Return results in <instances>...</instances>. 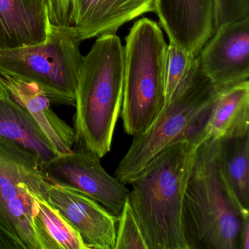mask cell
I'll use <instances>...</instances> for the list:
<instances>
[{
  "instance_id": "ac0fdd59",
  "label": "cell",
  "mask_w": 249,
  "mask_h": 249,
  "mask_svg": "<svg viewBox=\"0 0 249 249\" xmlns=\"http://www.w3.org/2000/svg\"><path fill=\"white\" fill-rule=\"evenodd\" d=\"M34 224L40 249H87L79 233L46 199L38 201Z\"/></svg>"
},
{
  "instance_id": "7c38bea8",
  "label": "cell",
  "mask_w": 249,
  "mask_h": 249,
  "mask_svg": "<svg viewBox=\"0 0 249 249\" xmlns=\"http://www.w3.org/2000/svg\"><path fill=\"white\" fill-rule=\"evenodd\" d=\"M157 0H70L68 26L82 42L107 34L147 13Z\"/></svg>"
},
{
  "instance_id": "7402d4cb",
  "label": "cell",
  "mask_w": 249,
  "mask_h": 249,
  "mask_svg": "<svg viewBox=\"0 0 249 249\" xmlns=\"http://www.w3.org/2000/svg\"><path fill=\"white\" fill-rule=\"evenodd\" d=\"M49 13L51 24L68 26L70 0H44Z\"/></svg>"
},
{
  "instance_id": "2e32d148",
  "label": "cell",
  "mask_w": 249,
  "mask_h": 249,
  "mask_svg": "<svg viewBox=\"0 0 249 249\" xmlns=\"http://www.w3.org/2000/svg\"><path fill=\"white\" fill-rule=\"evenodd\" d=\"M205 132L214 140L249 135V80L219 91Z\"/></svg>"
},
{
  "instance_id": "ba28073f",
  "label": "cell",
  "mask_w": 249,
  "mask_h": 249,
  "mask_svg": "<svg viewBox=\"0 0 249 249\" xmlns=\"http://www.w3.org/2000/svg\"><path fill=\"white\" fill-rule=\"evenodd\" d=\"M100 160L85 148L73 147L69 154L57 156L43 165L53 184L75 189L119 215L129 190L106 171Z\"/></svg>"
},
{
  "instance_id": "9a60e30c",
  "label": "cell",
  "mask_w": 249,
  "mask_h": 249,
  "mask_svg": "<svg viewBox=\"0 0 249 249\" xmlns=\"http://www.w3.org/2000/svg\"><path fill=\"white\" fill-rule=\"evenodd\" d=\"M0 137L31 151L43 164L58 156L32 115L5 89L0 94Z\"/></svg>"
},
{
  "instance_id": "3957f363",
  "label": "cell",
  "mask_w": 249,
  "mask_h": 249,
  "mask_svg": "<svg viewBox=\"0 0 249 249\" xmlns=\"http://www.w3.org/2000/svg\"><path fill=\"white\" fill-rule=\"evenodd\" d=\"M221 140L198 146L185 190L183 224L189 249H239L245 209L231 192L220 164Z\"/></svg>"
},
{
  "instance_id": "6da1fadb",
  "label": "cell",
  "mask_w": 249,
  "mask_h": 249,
  "mask_svg": "<svg viewBox=\"0 0 249 249\" xmlns=\"http://www.w3.org/2000/svg\"><path fill=\"white\" fill-rule=\"evenodd\" d=\"M183 140L157 154L128 184L127 200L148 249H189L183 224L185 190L198 146Z\"/></svg>"
},
{
  "instance_id": "5bb4252c",
  "label": "cell",
  "mask_w": 249,
  "mask_h": 249,
  "mask_svg": "<svg viewBox=\"0 0 249 249\" xmlns=\"http://www.w3.org/2000/svg\"><path fill=\"white\" fill-rule=\"evenodd\" d=\"M0 84L32 115L52 142L58 156L69 154L75 144V131L51 107V101L37 84L7 75Z\"/></svg>"
},
{
  "instance_id": "5b68a950",
  "label": "cell",
  "mask_w": 249,
  "mask_h": 249,
  "mask_svg": "<svg viewBox=\"0 0 249 249\" xmlns=\"http://www.w3.org/2000/svg\"><path fill=\"white\" fill-rule=\"evenodd\" d=\"M125 41L120 115L125 132L134 136L154 123L164 106L168 45L159 24L147 18L135 21Z\"/></svg>"
},
{
  "instance_id": "cb8c5ba5",
  "label": "cell",
  "mask_w": 249,
  "mask_h": 249,
  "mask_svg": "<svg viewBox=\"0 0 249 249\" xmlns=\"http://www.w3.org/2000/svg\"><path fill=\"white\" fill-rule=\"evenodd\" d=\"M5 91V88L2 87V84H0V94H2Z\"/></svg>"
},
{
  "instance_id": "9c48e42d",
  "label": "cell",
  "mask_w": 249,
  "mask_h": 249,
  "mask_svg": "<svg viewBox=\"0 0 249 249\" xmlns=\"http://www.w3.org/2000/svg\"><path fill=\"white\" fill-rule=\"evenodd\" d=\"M199 59L202 72L218 91L248 81L249 17L219 26Z\"/></svg>"
},
{
  "instance_id": "ffe728a7",
  "label": "cell",
  "mask_w": 249,
  "mask_h": 249,
  "mask_svg": "<svg viewBox=\"0 0 249 249\" xmlns=\"http://www.w3.org/2000/svg\"><path fill=\"white\" fill-rule=\"evenodd\" d=\"M115 249H148L127 199L118 215Z\"/></svg>"
},
{
  "instance_id": "52a82bcc",
  "label": "cell",
  "mask_w": 249,
  "mask_h": 249,
  "mask_svg": "<svg viewBox=\"0 0 249 249\" xmlns=\"http://www.w3.org/2000/svg\"><path fill=\"white\" fill-rule=\"evenodd\" d=\"M81 43L69 26L51 24L45 41L0 50V75L35 83L53 104L75 106Z\"/></svg>"
},
{
  "instance_id": "277c9868",
  "label": "cell",
  "mask_w": 249,
  "mask_h": 249,
  "mask_svg": "<svg viewBox=\"0 0 249 249\" xmlns=\"http://www.w3.org/2000/svg\"><path fill=\"white\" fill-rule=\"evenodd\" d=\"M219 91L202 72L198 55L187 76L154 123L145 132L134 135L115 177L128 184L152 159L172 144L183 140L208 139L205 127Z\"/></svg>"
},
{
  "instance_id": "8992f818",
  "label": "cell",
  "mask_w": 249,
  "mask_h": 249,
  "mask_svg": "<svg viewBox=\"0 0 249 249\" xmlns=\"http://www.w3.org/2000/svg\"><path fill=\"white\" fill-rule=\"evenodd\" d=\"M53 185L38 157L0 137V237L11 247L40 249L35 217Z\"/></svg>"
},
{
  "instance_id": "603a6c76",
  "label": "cell",
  "mask_w": 249,
  "mask_h": 249,
  "mask_svg": "<svg viewBox=\"0 0 249 249\" xmlns=\"http://www.w3.org/2000/svg\"><path fill=\"white\" fill-rule=\"evenodd\" d=\"M239 249H249V210L242 214L241 227L239 234Z\"/></svg>"
},
{
  "instance_id": "44dd1931",
  "label": "cell",
  "mask_w": 249,
  "mask_h": 249,
  "mask_svg": "<svg viewBox=\"0 0 249 249\" xmlns=\"http://www.w3.org/2000/svg\"><path fill=\"white\" fill-rule=\"evenodd\" d=\"M249 17V0H215V26Z\"/></svg>"
},
{
  "instance_id": "7a4b0ae2",
  "label": "cell",
  "mask_w": 249,
  "mask_h": 249,
  "mask_svg": "<svg viewBox=\"0 0 249 249\" xmlns=\"http://www.w3.org/2000/svg\"><path fill=\"white\" fill-rule=\"evenodd\" d=\"M124 48L116 34L100 36L83 57L75 94L73 147L104 157L122 111Z\"/></svg>"
},
{
  "instance_id": "4fadbf2b",
  "label": "cell",
  "mask_w": 249,
  "mask_h": 249,
  "mask_svg": "<svg viewBox=\"0 0 249 249\" xmlns=\"http://www.w3.org/2000/svg\"><path fill=\"white\" fill-rule=\"evenodd\" d=\"M50 27L44 0H0V50L42 43Z\"/></svg>"
},
{
  "instance_id": "8fae6325",
  "label": "cell",
  "mask_w": 249,
  "mask_h": 249,
  "mask_svg": "<svg viewBox=\"0 0 249 249\" xmlns=\"http://www.w3.org/2000/svg\"><path fill=\"white\" fill-rule=\"evenodd\" d=\"M155 13L170 43L193 56L216 30L215 0H157Z\"/></svg>"
},
{
  "instance_id": "30bf717a",
  "label": "cell",
  "mask_w": 249,
  "mask_h": 249,
  "mask_svg": "<svg viewBox=\"0 0 249 249\" xmlns=\"http://www.w3.org/2000/svg\"><path fill=\"white\" fill-rule=\"evenodd\" d=\"M46 201L79 233L87 249H115L118 215L101 204L72 188L54 184Z\"/></svg>"
},
{
  "instance_id": "e0dca14e",
  "label": "cell",
  "mask_w": 249,
  "mask_h": 249,
  "mask_svg": "<svg viewBox=\"0 0 249 249\" xmlns=\"http://www.w3.org/2000/svg\"><path fill=\"white\" fill-rule=\"evenodd\" d=\"M220 164L223 175L237 202L249 208V135L221 140Z\"/></svg>"
},
{
  "instance_id": "d6986e66",
  "label": "cell",
  "mask_w": 249,
  "mask_h": 249,
  "mask_svg": "<svg viewBox=\"0 0 249 249\" xmlns=\"http://www.w3.org/2000/svg\"><path fill=\"white\" fill-rule=\"evenodd\" d=\"M196 57L183 49L169 43L166 59L164 106L169 103L175 91L183 82Z\"/></svg>"
}]
</instances>
